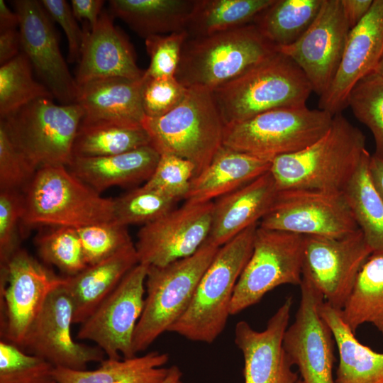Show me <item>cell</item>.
Instances as JSON below:
<instances>
[{"label":"cell","instance_id":"6da1fadb","mask_svg":"<svg viewBox=\"0 0 383 383\" xmlns=\"http://www.w3.org/2000/svg\"><path fill=\"white\" fill-rule=\"evenodd\" d=\"M367 152L365 135L338 113L318 140L296 152L273 159L270 172L278 191L342 193Z\"/></svg>","mask_w":383,"mask_h":383},{"label":"cell","instance_id":"7a4b0ae2","mask_svg":"<svg viewBox=\"0 0 383 383\" xmlns=\"http://www.w3.org/2000/svg\"><path fill=\"white\" fill-rule=\"evenodd\" d=\"M312 87L300 67L276 51L212 95L224 126L281 108L302 107Z\"/></svg>","mask_w":383,"mask_h":383},{"label":"cell","instance_id":"3957f363","mask_svg":"<svg viewBox=\"0 0 383 383\" xmlns=\"http://www.w3.org/2000/svg\"><path fill=\"white\" fill-rule=\"evenodd\" d=\"M259 223L221 246L201 277L184 314L170 328L186 339L212 343L226 328L238 280L253 250Z\"/></svg>","mask_w":383,"mask_h":383},{"label":"cell","instance_id":"277c9868","mask_svg":"<svg viewBox=\"0 0 383 383\" xmlns=\"http://www.w3.org/2000/svg\"><path fill=\"white\" fill-rule=\"evenodd\" d=\"M276 50L253 23L185 41L175 74L187 89L213 91Z\"/></svg>","mask_w":383,"mask_h":383},{"label":"cell","instance_id":"5b68a950","mask_svg":"<svg viewBox=\"0 0 383 383\" xmlns=\"http://www.w3.org/2000/svg\"><path fill=\"white\" fill-rule=\"evenodd\" d=\"M22 194L26 226L78 228L114 218V199L101 196L66 166L39 168Z\"/></svg>","mask_w":383,"mask_h":383},{"label":"cell","instance_id":"8992f818","mask_svg":"<svg viewBox=\"0 0 383 383\" xmlns=\"http://www.w3.org/2000/svg\"><path fill=\"white\" fill-rule=\"evenodd\" d=\"M142 125L160 155L191 162L194 177L203 172L223 145L224 124L212 92L189 88L182 101L158 117H145Z\"/></svg>","mask_w":383,"mask_h":383},{"label":"cell","instance_id":"52a82bcc","mask_svg":"<svg viewBox=\"0 0 383 383\" xmlns=\"http://www.w3.org/2000/svg\"><path fill=\"white\" fill-rule=\"evenodd\" d=\"M207 240L193 255L163 266L148 265L146 296L133 335V350L150 345L184 314L218 248Z\"/></svg>","mask_w":383,"mask_h":383},{"label":"cell","instance_id":"ba28073f","mask_svg":"<svg viewBox=\"0 0 383 383\" xmlns=\"http://www.w3.org/2000/svg\"><path fill=\"white\" fill-rule=\"evenodd\" d=\"M333 116L306 106L273 109L224 126L223 145L272 161L318 140L329 129Z\"/></svg>","mask_w":383,"mask_h":383},{"label":"cell","instance_id":"9c48e42d","mask_svg":"<svg viewBox=\"0 0 383 383\" xmlns=\"http://www.w3.org/2000/svg\"><path fill=\"white\" fill-rule=\"evenodd\" d=\"M84 115L77 103L57 104L52 99L41 98L0 121L17 147L38 170L45 166L70 165Z\"/></svg>","mask_w":383,"mask_h":383},{"label":"cell","instance_id":"30bf717a","mask_svg":"<svg viewBox=\"0 0 383 383\" xmlns=\"http://www.w3.org/2000/svg\"><path fill=\"white\" fill-rule=\"evenodd\" d=\"M304 235L258 226L251 256L235 287L231 315L259 303L283 284L300 285Z\"/></svg>","mask_w":383,"mask_h":383},{"label":"cell","instance_id":"8fae6325","mask_svg":"<svg viewBox=\"0 0 383 383\" xmlns=\"http://www.w3.org/2000/svg\"><path fill=\"white\" fill-rule=\"evenodd\" d=\"M64 282L26 250H17L0 266L1 340L20 347L50 293Z\"/></svg>","mask_w":383,"mask_h":383},{"label":"cell","instance_id":"7c38bea8","mask_svg":"<svg viewBox=\"0 0 383 383\" xmlns=\"http://www.w3.org/2000/svg\"><path fill=\"white\" fill-rule=\"evenodd\" d=\"M372 252L360 229L340 238L304 235L302 279L313 285L324 301L342 310Z\"/></svg>","mask_w":383,"mask_h":383},{"label":"cell","instance_id":"4fadbf2b","mask_svg":"<svg viewBox=\"0 0 383 383\" xmlns=\"http://www.w3.org/2000/svg\"><path fill=\"white\" fill-rule=\"evenodd\" d=\"M148 265L138 263L81 324L77 338L95 343L110 359L131 358L133 335L144 306Z\"/></svg>","mask_w":383,"mask_h":383},{"label":"cell","instance_id":"5bb4252c","mask_svg":"<svg viewBox=\"0 0 383 383\" xmlns=\"http://www.w3.org/2000/svg\"><path fill=\"white\" fill-rule=\"evenodd\" d=\"M259 226L302 235L340 238L359 230L343 192L278 191Z\"/></svg>","mask_w":383,"mask_h":383},{"label":"cell","instance_id":"9a60e30c","mask_svg":"<svg viewBox=\"0 0 383 383\" xmlns=\"http://www.w3.org/2000/svg\"><path fill=\"white\" fill-rule=\"evenodd\" d=\"M301 298L293 323L287 327L283 347L304 383H335V340L322 318L321 294L307 281L299 285Z\"/></svg>","mask_w":383,"mask_h":383},{"label":"cell","instance_id":"2e32d148","mask_svg":"<svg viewBox=\"0 0 383 383\" xmlns=\"http://www.w3.org/2000/svg\"><path fill=\"white\" fill-rule=\"evenodd\" d=\"M72 324V303L63 284L50 293L19 348L55 367L82 370L89 362L104 360L105 354L98 346L73 339Z\"/></svg>","mask_w":383,"mask_h":383},{"label":"cell","instance_id":"e0dca14e","mask_svg":"<svg viewBox=\"0 0 383 383\" xmlns=\"http://www.w3.org/2000/svg\"><path fill=\"white\" fill-rule=\"evenodd\" d=\"M350 30L340 0H323L306 32L293 44L275 50L300 67L313 91L321 96L337 72Z\"/></svg>","mask_w":383,"mask_h":383},{"label":"cell","instance_id":"ac0fdd59","mask_svg":"<svg viewBox=\"0 0 383 383\" xmlns=\"http://www.w3.org/2000/svg\"><path fill=\"white\" fill-rule=\"evenodd\" d=\"M213 201L174 208L145 224L135 244L139 263L163 266L196 252L207 240Z\"/></svg>","mask_w":383,"mask_h":383},{"label":"cell","instance_id":"d6986e66","mask_svg":"<svg viewBox=\"0 0 383 383\" xmlns=\"http://www.w3.org/2000/svg\"><path fill=\"white\" fill-rule=\"evenodd\" d=\"M19 17L21 50L54 98L62 104L76 103L78 84L61 53L57 33L40 1H12Z\"/></svg>","mask_w":383,"mask_h":383},{"label":"cell","instance_id":"ffe728a7","mask_svg":"<svg viewBox=\"0 0 383 383\" xmlns=\"http://www.w3.org/2000/svg\"><path fill=\"white\" fill-rule=\"evenodd\" d=\"M292 306V299L289 296L261 331L245 321L236 323L234 342L243 357L244 383H304L292 370L294 365L283 347Z\"/></svg>","mask_w":383,"mask_h":383},{"label":"cell","instance_id":"44dd1931","mask_svg":"<svg viewBox=\"0 0 383 383\" xmlns=\"http://www.w3.org/2000/svg\"><path fill=\"white\" fill-rule=\"evenodd\" d=\"M383 54V0H374L367 14L350 30L337 72L318 107L333 115L348 106L355 84L374 71Z\"/></svg>","mask_w":383,"mask_h":383},{"label":"cell","instance_id":"7402d4cb","mask_svg":"<svg viewBox=\"0 0 383 383\" xmlns=\"http://www.w3.org/2000/svg\"><path fill=\"white\" fill-rule=\"evenodd\" d=\"M113 16L103 10L96 26L84 29L79 65L74 77L79 85L108 78H143L132 45L115 25Z\"/></svg>","mask_w":383,"mask_h":383},{"label":"cell","instance_id":"603a6c76","mask_svg":"<svg viewBox=\"0 0 383 383\" xmlns=\"http://www.w3.org/2000/svg\"><path fill=\"white\" fill-rule=\"evenodd\" d=\"M277 193L269 171L216 199L207 240L221 247L250 226L259 223L272 206Z\"/></svg>","mask_w":383,"mask_h":383},{"label":"cell","instance_id":"cb8c5ba5","mask_svg":"<svg viewBox=\"0 0 383 383\" xmlns=\"http://www.w3.org/2000/svg\"><path fill=\"white\" fill-rule=\"evenodd\" d=\"M270 166V160L222 145L208 167L192 179L184 203L213 201L269 172Z\"/></svg>","mask_w":383,"mask_h":383},{"label":"cell","instance_id":"d4e9b609","mask_svg":"<svg viewBox=\"0 0 383 383\" xmlns=\"http://www.w3.org/2000/svg\"><path fill=\"white\" fill-rule=\"evenodd\" d=\"M138 263L135 246L132 243L110 257L65 277L64 287L72 303L73 324L84 322Z\"/></svg>","mask_w":383,"mask_h":383},{"label":"cell","instance_id":"484cf974","mask_svg":"<svg viewBox=\"0 0 383 383\" xmlns=\"http://www.w3.org/2000/svg\"><path fill=\"white\" fill-rule=\"evenodd\" d=\"M142 84L143 78L91 81L78 86L76 103L84 111V119L141 126L145 117L141 101Z\"/></svg>","mask_w":383,"mask_h":383},{"label":"cell","instance_id":"4316f807","mask_svg":"<svg viewBox=\"0 0 383 383\" xmlns=\"http://www.w3.org/2000/svg\"><path fill=\"white\" fill-rule=\"evenodd\" d=\"M160 154L151 145L126 152L94 157H74L67 167L72 173L101 194L115 186L147 182L153 174Z\"/></svg>","mask_w":383,"mask_h":383},{"label":"cell","instance_id":"83f0119b","mask_svg":"<svg viewBox=\"0 0 383 383\" xmlns=\"http://www.w3.org/2000/svg\"><path fill=\"white\" fill-rule=\"evenodd\" d=\"M338 351L335 383H383V353L362 344L343 321L340 310L323 301L319 308Z\"/></svg>","mask_w":383,"mask_h":383},{"label":"cell","instance_id":"f1b7e54d","mask_svg":"<svg viewBox=\"0 0 383 383\" xmlns=\"http://www.w3.org/2000/svg\"><path fill=\"white\" fill-rule=\"evenodd\" d=\"M195 0H111L110 13L145 39L186 30Z\"/></svg>","mask_w":383,"mask_h":383},{"label":"cell","instance_id":"f546056e","mask_svg":"<svg viewBox=\"0 0 383 383\" xmlns=\"http://www.w3.org/2000/svg\"><path fill=\"white\" fill-rule=\"evenodd\" d=\"M167 353L150 352L143 356L123 360L106 358L94 370L55 367L57 383H161L168 368Z\"/></svg>","mask_w":383,"mask_h":383},{"label":"cell","instance_id":"4dcf8cb0","mask_svg":"<svg viewBox=\"0 0 383 383\" xmlns=\"http://www.w3.org/2000/svg\"><path fill=\"white\" fill-rule=\"evenodd\" d=\"M149 145L150 137L143 125L82 118L74 140L73 157L113 155Z\"/></svg>","mask_w":383,"mask_h":383},{"label":"cell","instance_id":"1f68e13d","mask_svg":"<svg viewBox=\"0 0 383 383\" xmlns=\"http://www.w3.org/2000/svg\"><path fill=\"white\" fill-rule=\"evenodd\" d=\"M340 313L354 333L365 323L383 333V251L373 252L367 259Z\"/></svg>","mask_w":383,"mask_h":383},{"label":"cell","instance_id":"d6a6232c","mask_svg":"<svg viewBox=\"0 0 383 383\" xmlns=\"http://www.w3.org/2000/svg\"><path fill=\"white\" fill-rule=\"evenodd\" d=\"M323 0H274L252 22L274 49L295 43L316 18Z\"/></svg>","mask_w":383,"mask_h":383},{"label":"cell","instance_id":"836d02e7","mask_svg":"<svg viewBox=\"0 0 383 383\" xmlns=\"http://www.w3.org/2000/svg\"><path fill=\"white\" fill-rule=\"evenodd\" d=\"M274 0H195L186 31L189 38L251 23Z\"/></svg>","mask_w":383,"mask_h":383},{"label":"cell","instance_id":"e575fe53","mask_svg":"<svg viewBox=\"0 0 383 383\" xmlns=\"http://www.w3.org/2000/svg\"><path fill=\"white\" fill-rule=\"evenodd\" d=\"M367 151L343 194L373 252L383 251V201L371 180Z\"/></svg>","mask_w":383,"mask_h":383},{"label":"cell","instance_id":"d590c367","mask_svg":"<svg viewBox=\"0 0 383 383\" xmlns=\"http://www.w3.org/2000/svg\"><path fill=\"white\" fill-rule=\"evenodd\" d=\"M33 70L28 58L23 52L1 65V119L38 99H54L50 90L35 80Z\"/></svg>","mask_w":383,"mask_h":383},{"label":"cell","instance_id":"8d00e7d4","mask_svg":"<svg viewBox=\"0 0 383 383\" xmlns=\"http://www.w3.org/2000/svg\"><path fill=\"white\" fill-rule=\"evenodd\" d=\"M40 258L67 276L87 267L77 228L57 226L39 234L35 241Z\"/></svg>","mask_w":383,"mask_h":383},{"label":"cell","instance_id":"74e56055","mask_svg":"<svg viewBox=\"0 0 383 383\" xmlns=\"http://www.w3.org/2000/svg\"><path fill=\"white\" fill-rule=\"evenodd\" d=\"M348 106L372 132L374 155L383 159V77L374 71L360 79L349 94Z\"/></svg>","mask_w":383,"mask_h":383},{"label":"cell","instance_id":"f35d334b","mask_svg":"<svg viewBox=\"0 0 383 383\" xmlns=\"http://www.w3.org/2000/svg\"><path fill=\"white\" fill-rule=\"evenodd\" d=\"M177 202L143 185L114 199L113 221L124 226L145 225L174 209Z\"/></svg>","mask_w":383,"mask_h":383},{"label":"cell","instance_id":"ab89813d","mask_svg":"<svg viewBox=\"0 0 383 383\" xmlns=\"http://www.w3.org/2000/svg\"><path fill=\"white\" fill-rule=\"evenodd\" d=\"M54 368L44 359L1 340L0 383H51Z\"/></svg>","mask_w":383,"mask_h":383},{"label":"cell","instance_id":"60d3db41","mask_svg":"<svg viewBox=\"0 0 383 383\" xmlns=\"http://www.w3.org/2000/svg\"><path fill=\"white\" fill-rule=\"evenodd\" d=\"M87 265L101 262L133 243L126 226L114 221L77 228Z\"/></svg>","mask_w":383,"mask_h":383},{"label":"cell","instance_id":"b9f144b4","mask_svg":"<svg viewBox=\"0 0 383 383\" xmlns=\"http://www.w3.org/2000/svg\"><path fill=\"white\" fill-rule=\"evenodd\" d=\"M195 174L194 165L187 160L170 155H160L155 170L143 184L178 201L187 195Z\"/></svg>","mask_w":383,"mask_h":383},{"label":"cell","instance_id":"7bdbcfd3","mask_svg":"<svg viewBox=\"0 0 383 383\" xmlns=\"http://www.w3.org/2000/svg\"><path fill=\"white\" fill-rule=\"evenodd\" d=\"M188 38V33L184 30L145 38L150 64L144 75L150 77H175L182 48Z\"/></svg>","mask_w":383,"mask_h":383},{"label":"cell","instance_id":"ee69618b","mask_svg":"<svg viewBox=\"0 0 383 383\" xmlns=\"http://www.w3.org/2000/svg\"><path fill=\"white\" fill-rule=\"evenodd\" d=\"M36 171L0 121V190L23 192Z\"/></svg>","mask_w":383,"mask_h":383},{"label":"cell","instance_id":"f6af8a7d","mask_svg":"<svg viewBox=\"0 0 383 383\" xmlns=\"http://www.w3.org/2000/svg\"><path fill=\"white\" fill-rule=\"evenodd\" d=\"M187 91L175 77L143 75L141 101L145 116L154 118L168 113L182 101Z\"/></svg>","mask_w":383,"mask_h":383},{"label":"cell","instance_id":"bcb514c9","mask_svg":"<svg viewBox=\"0 0 383 383\" xmlns=\"http://www.w3.org/2000/svg\"><path fill=\"white\" fill-rule=\"evenodd\" d=\"M23 210L22 192L0 190V266L20 248L18 227Z\"/></svg>","mask_w":383,"mask_h":383},{"label":"cell","instance_id":"7dc6e473","mask_svg":"<svg viewBox=\"0 0 383 383\" xmlns=\"http://www.w3.org/2000/svg\"><path fill=\"white\" fill-rule=\"evenodd\" d=\"M40 2L50 18L62 27L66 35L68 62H79L84 31L79 28L71 6L65 0H42Z\"/></svg>","mask_w":383,"mask_h":383},{"label":"cell","instance_id":"c3c4849f","mask_svg":"<svg viewBox=\"0 0 383 383\" xmlns=\"http://www.w3.org/2000/svg\"><path fill=\"white\" fill-rule=\"evenodd\" d=\"M104 4L103 0H72L71 9L77 19L87 20L92 28L98 22Z\"/></svg>","mask_w":383,"mask_h":383},{"label":"cell","instance_id":"681fc988","mask_svg":"<svg viewBox=\"0 0 383 383\" xmlns=\"http://www.w3.org/2000/svg\"><path fill=\"white\" fill-rule=\"evenodd\" d=\"M20 31L16 28L0 30V65L11 60L21 52Z\"/></svg>","mask_w":383,"mask_h":383},{"label":"cell","instance_id":"f907efd6","mask_svg":"<svg viewBox=\"0 0 383 383\" xmlns=\"http://www.w3.org/2000/svg\"><path fill=\"white\" fill-rule=\"evenodd\" d=\"M374 0H340L344 14L351 28L370 11Z\"/></svg>","mask_w":383,"mask_h":383},{"label":"cell","instance_id":"816d5d0a","mask_svg":"<svg viewBox=\"0 0 383 383\" xmlns=\"http://www.w3.org/2000/svg\"><path fill=\"white\" fill-rule=\"evenodd\" d=\"M369 171L373 185L383 201V159L374 154L371 155Z\"/></svg>","mask_w":383,"mask_h":383},{"label":"cell","instance_id":"f5cc1de1","mask_svg":"<svg viewBox=\"0 0 383 383\" xmlns=\"http://www.w3.org/2000/svg\"><path fill=\"white\" fill-rule=\"evenodd\" d=\"M19 26V17L13 12L4 0H0V30L16 28Z\"/></svg>","mask_w":383,"mask_h":383},{"label":"cell","instance_id":"db71d44e","mask_svg":"<svg viewBox=\"0 0 383 383\" xmlns=\"http://www.w3.org/2000/svg\"><path fill=\"white\" fill-rule=\"evenodd\" d=\"M182 376L180 368L177 365H172L168 368L167 375L161 383H184Z\"/></svg>","mask_w":383,"mask_h":383},{"label":"cell","instance_id":"11a10c76","mask_svg":"<svg viewBox=\"0 0 383 383\" xmlns=\"http://www.w3.org/2000/svg\"><path fill=\"white\" fill-rule=\"evenodd\" d=\"M374 72L383 77V54L374 70Z\"/></svg>","mask_w":383,"mask_h":383},{"label":"cell","instance_id":"9f6ffc18","mask_svg":"<svg viewBox=\"0 0 383 383\" xmlns=\"http://www.w3.org/2000/svg\"><path fill=\"white\" fill-rule=\"evenodd\" d=\"M51 383H57V382H56L55 381H53V382H51Z\"/></svg>","mask_w":383,"mask_h":383}]
</instances>
